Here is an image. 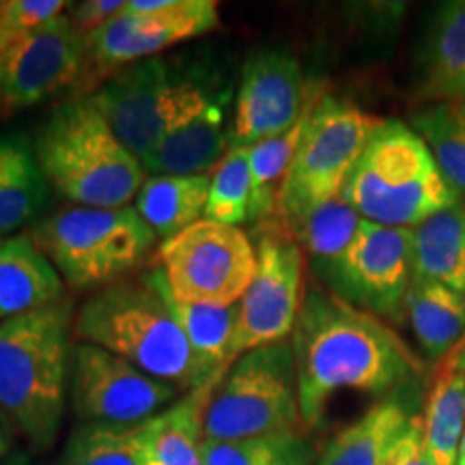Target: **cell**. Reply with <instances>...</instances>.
Masks as SVG:
<instances>
[{
    "instance_id": "6da1fadb",
    "label": "cell",
    "mask_w": 465,
    "mask_h": 465,
    "mask_svg": "<svg viewBox=\"0 0 465 465\" xmlns=\"http://www.w3.org/2000/svg\"><path fill=\"white\" fill-rule=\"evenodd\" d=\"M302 429H315L334 394H392L424 373L422 360L375 315L332 291L308 289L291 334Z\"/></svg>"
},
{
    "instance_id": "7a4b0ae2",
    "label": "cell",
    "mask_w": 465,
    "mask_h": 465,
    "mask_svg": "<svg viewBox=\"0 0 465 465\" xmlns=\"http://www.w3.org/2000/svg\"><path fill=\"white\" fill-rule=\"evenodd\" d=\"M72 332V304L65 298L0 322V420L35 452H48L61 433Z\"/></svg>"
},
{
    "instance_id": "3957f363",
    "label": "cell",
    "mask_w": 465,
    "mask_h": 465,
    "mask_svg": "<svg viewBox=\"0 0 465 465\" xmlns=\"http://www.w3.org/2000/svg\"><path fill=\"white\" fill-rule=\"evenodd\" d=\"M74 334L183 394L209 383L164 293L147 276L95 291L75 315Z\"/></svg>"
},
{
    "instance_id": "277c9868",
    "label": "cell",
    "mask_w": 465,
    "mask_h": 465,
    "mask_svg": "<svg viewBox=\"0 0 465 465\" xmlns=\"http://www.w3.org/2000/svg\"><path fill=\"white\" fill-rule=\"evenodd\" d=\"M33 147L50 188L78 207H125L147 179L89 95L54 108Z\"/></svg>"
},
{
    "instance_id": "5b68a950",
    "label": "cell",
    "mask_w": 465,
    "mask_h": 465,
    "mask_svg": "<svg viewBox=\"0 0 465 465\" xmlns=\"http://www.w3.org/2000/svg\"><path fill=\"white\" fill-rule=\"evenodd\" d=\"M342 199L366 223L416 229L459 203L431 149L403 121H381L349 174Z\"/></svg>"
},
{
    "instance_id": "8992f818",
    "label": "cell",
    "mask_w": 465,
    "mask_h": 465,
    "mask_svg": "<svg viewBox=\"0 0 465 465\" xmlns=\"http://www.w3.org/2000/svg\"><path fill=\"white\" fill-rule=\"evenodd\" d=\"M63 282L78 291L104 289L125 281L153 250L158 235L136 207H67L31 229Z\"/></svg>"
},
{
    "instance_id": "52a82bcc",
    "label": "cell",
    "mask_w": 465,
    "mask_h": 465,
    "mask_svg": "<svg viewBox=\"0 0 465 465\" xmlns=\"http://www.w3.org/2000/svg\"><path fill=\"white\" fill-rule=\"evenodd\" d=\"M380 125L381 119L332 95L312 104L304 136L278 192L276 216L284 229L342 196L349 174Z\"/></svg>"
},
{
    "instance_id": "ba28073f",
    "label": "cell",
    "mask_w": 465,
    "mask_h": 465,
    "mask_svg": "<svg viewBox=\"0 0 465 465\" xmlns=\"http://www.w3.org/2000/svg\"><path fill=\"white\" fill-rule=\"evenodd\" d=\"M220 83L205 69H182L153 56L119 69L89 97L124 147L143 162L179 116Z\"/></svg>"
},
{
    "instance_id": "9c48e42d",
    "label": "cell",
    "mask_w": 465,
    "mask_h": 465,
    "mask_svg": "<svg viewBox=\"0 0 465 465\" xmlns=\"http://www.w3.org/2000/svg\"><path fill=\"white\" fill-rule=\"evenodd\" d=\"M304 431L291 341L246 351L213 388L205 411V440H246Z\"/></svg>"
},
{
    "instance_id": "30bf717a",
    "label": "cell",
    "mask_w": 465,
    "mask_h": 465,
    "mask_svg": "<svg viewBox=\"0 0 465 465\" xmlns=\"http://www.w3.org/2000/svg\"><path fill=\"white\" fill-rule=\"evenodd\" d=\"M173 300L185 304H237L257 272V246L240 226L199 220L158 250Z\"/></svg>"
},
{
    "instance_id": "8fae6325",
    "label": "cell",
    "mask_w": 465,
    "mask_h": 465,
    "mask_svg": "<svg viewBox=\"0 0 465 465\" xmlns=\"http://www.w3.org/2000/svg\"><path fill=\"white\" fill-rule=\"evenodd\" d=\"M304 254L284 226H261L257 272L237 302L231 362L252 349L284 342L293 334L304 300Z\"/></svg>"
},
{
    "instance_id": "7c38bea8",
    "label": "cell",
    "mask_w": 465,
    "mask_h": 465,
    "mask_svg": "<svg viewBox=\"0 0 465 465\" xmlns=\"http://www.w3.org/2000/svg\"><path fill=\"white\" fill-rule=\"evenodd\" d=\"M216 26L213 0H127L119 15L86 37L84 69L91 65V74L113 75Z\"/></svg>"
},
{
    "instance_id": "4fadbf2b",
    "label": "cell",
    "mask_w": 465,
    "mask_h": 465,
    "mask_svg": "<svg viewBox=\"0 0 465 465\" xmlns=\"http://www.w3.org/2000/svg\"><path fill=\"white\" fill-rule=\"evenodd\" d=\"M182 399V392L153 380L106 349L78 342L69 364V405L78 424H138Z\"/></svg>"
},
{
    "instance_id": "5bb4252c",
    "label": "cell",
    "mask_w": 465,
    "mask_h": 465,
    "mask_svg": "<svg viewBox=\"0 0 465 465\" xmlns=\"http://www.w3.org/2000/svg\"><path fill=\"white\" fill-rule=\"evenodd\" d=\"M414 232L362 220L345 252L319 272L328 291L375 317L399 319L414 278Z\"/></svg>"
},
{
    "instance_id": "9a60e30c",
    "label": "cell",
    "mask_w": 465,
    "mask_h": 465,
    "mask_svg": "<svg viewBox=\"0 0 465 465\" xmlns=\"http://www.w3.org/2000/svg\"><path fill=\"white\" fill-rule=\"evenodd\" d=\"M317 97L308 89L300 61L291 52L278 48L254 52L242 69L231 147L250 149L289 132Z\"/></svg>"
},
{
    "instance_id": "2e32d148",
    "label": "cell",
    "mask_w": 465,
    "mask_h": 465,
    "mask_svg": "<svg viewBox=\"0 0 465 465\" xmlns=\"http://www.w3.org/2000/svg\"><path fill=\"white\" fill-rule=\"evenodd\" d=\"M84 65L86 37L65 11L0 54V113H15L45 102L78 83Z\"/></svg>"
},
{
    "instance_id": "e0dca14e",
    "label": "cell",
    "mask_w": 465,
    "mask_h": 465,
    "mask_svg": "<svg viewBox=\"0 0 465 465\" xmlns=\"http://www.w3.org/2000/svg\"><path fill=\"white\" fill-rule=\"evenodd\" d=\"M229 102L231 86L220 83L179 116L158 147L143 160L147 177L212 173L231 149V127L226 125Z\"/></svg>"
},
{
    "instance_id": "ac0fdd59",
    "label": "cell",
    "mask_w": 465,
    "mask_h": 465,
    "mask_svg": "<svg viewBox=\"0 0 465 465\" xmlns=\"http://www.w3.org/2000/svg\"><path fill=\"white\" fill-rule=\"evenodd\" d=\"M418 381L377 401L358 420L332 435L315 465H386L397 441L418 416Z\"/></svg>"
},
{
    "instance_id": "d6986e66",
    "label": "cell",
    "mask_w": 465,
    "mask_h": 465,
    "mask_svg": "<svg viewBox=\"0 0 465 465\" xmlns=\"http://www.w3.org/2000/svg\"><path fill=\"white\" fill-rule=\"evenodd\" d=\"M65 298V284L31 235L0 240V322Z\"/></svg>"
},
{
    "instance_id": "ffe728a7",
    "label": "cell",
    "mask_w": 465,
    "mask_h": 465,
    "mask_svg": "<svg viewBox=\"0 0 465 465\" xmlns=\"http://www.w3.org/2000/svg\"><path fill=\"white\" fill-rule=\"evenodd\" d=\"M45 182L35 147L25 134H0V240L25 229L48 205Z\"/></svg>"
},
{
    "instance_id": "44dd1931",
    "label": "cell",
    "mask_w": 465,
    "mask_h": 465,
    "mask_svg": "<svg viewBox=\"0 0 465 465\" xmlns=\"http://www.w3.org/2000/svg\"><path fill=\"white\" fill-rule=\"evenodd\" d=\"M212 173L149 174L136 194V212L162 240H171L205 218Z\"/></svg>"
},
{
    "instance_id": "7402d4cb",
    "label": "cell",
    "mask_w": 465,
    "mask_h": 465,
    "mask_svg": "<svg viewBox=\"0 0 465 465\" xmlns=\"http://www.w3.org/2000/svg\"><path fill=\"white\" fill-rule=\"evenodd\" d=\"M411 248L414 278L449 287L465 295V203L418 224Z\"/></svg>"
},
{
    "instance_id": "603a6c76",
    "label": "cell",
    "mask_w": 465,
    "mask_h": 465,
    "mask_svg": "<svg viewBox=\"0 0 465 465\" xmlns=\"http://www.w3.org/2000/svg\"><path fill=\"white\" fill-rule=\"evenodd\" d=\"M158 287L173 308L174 317L182 325L185 339H188L192 351L199 360L207 381H216L226 373L231 362L232 336L237 325V304L232 306H209V304H185L177 302L168 293L164 276L158 270L144 274Z\"/></svg>"
},
{
    "instance_id": "cb8c5ba5",
    "label": "cell",
    "mask_w": 465,
    "mask_h": 465,
    "mask_svg": "<svg viewBox=\"0 0 465 465\" xmlns=\"http://www.w3.org/2000/svg\"><path fill=\"white\" fill-rule=\"evenodd\" d=\"M405 311L429 360H444L465 336V295L441 284L411 278Z\"/></svg>"
},
{
    "instance_id": "d4e9b609",
    "label": "cell",
    "mask_w": 465,
    "mask_h": 465,
    "mask_svg": "<svg viewBox=\"0 0 465 465\" xmlns=\"http://www.w3.org/2000/svg\"><path fill=\"white\" fill-rule=\"evenodd\" d=\"M218 381L183 394L177 403L153 418L149 465H205V411Z\"/></svg>"
},
{
    "instance_id": "484cf974",
    "label": "cell",
    "mask_w": 465,
    "mask_h": 465,
    "mask_svg": "<svg viewBox=\"0 0 465 465\" xmlns=\"http://www.w3.org/2000/svg\"><path fill=\"white\" fill-rule=\"evenodd\" d=\"M153 418L138 424H78L58 465H149Z\"/></svg>"
},
{
    "instance_id": "4316f807",
    "label": "cell",
    "mask_w": 465,
    "mask_h": 465,
    "mask_svg": "<svg viewBox=\"0 0 465 465\" xmlns=\"http://www.w3.org/2000/svg\"><path fill=\"white\" fill-rule=\"evenodd\" d=\"M429 93L450 100L465 89V0L441 5L427 42Z\"/></svg>"
},
{
    "instance_id": "83f0119b",
    "label": "cell",
    "mask_w": 465,
    "mask_h": 465,
    "mask_svg": "<svg viewBox=\"0 0 465 465\" xmlns=\"http://www.w3.org/2000/svg\"><path fill=\"white\" fill-rule=\"evenodd\" d=\"M424 441L438 465H455L465 431V375L440 369L424 411Z\"/></svg>"
},
{
    "instance_id": "f1b7e54d",
    "label": "cell",
    "mask_w": 465,
    "mask_h": 465,
    "mask_svg": "<svg viewBox=\"0 0 465 465\" xmlns=\"http://www.w3.org/2000/svg\"><path fill=\"white\" fill-rule=\"evenodd\" d=\"M317 452L304 431H284L246 440H205V465H315Z\"/></svg>"
},
{
    "instance_id": "f546056e",
    "label": "cell",
    "mask_w": 465,
    "mask_h": 465,
    "mask_svg": "<svg viewBox=\"0 0 465 465\" xmlns=\"http://www.w3.org/2000/svg\"><path fill=\"white\" fill-rule=\"evenodd\" d=\"M459 199H465V102H438L411 121Z\"/></svg>"
},
{
    "instance_id": "4dcf8cb0",
    "label": "cell",
    "mask_w": 465,
    "mask_h": 465,
    "mask_svg": "<svg viewBox=\"0 0 465 465\" xmlns=\"http://www.w3.org/2000/svg\"><path fill=\"white\" fill-rule=\"evenodd\" d=\"M360 224H362V218L358 216L356 209L339 196L308 213L300 224L287 229V232L300 243L302 250H306L319 274L345 252L356 237Z\"/></svg>"
},
{
    "instance_id": "1f68e13d",
    "label": "cell",
    "mask_w": 465,
    "mask_h": 465,
    "mask_svg": "<svg viewBox=\"0 0 465 465\" xmlns=\"http://www.w3.org/2000/svg\"><path fill=\"white\" fill-rule=\"evenodd\" d=\"M252 207V173L246 147H231L212 171L205 220L242 226L250 223Z\"/></svg>"
},
{
    "instance_id": "d6a6232c",
    "label": "cell",
    "mask_w": 465,
    "mask_h": 465,
    "mask_svg": "<svg viewBox=\"0 0 465 465\" xmlns=\"http://www.w3.org/2000/svg\"><path fill=\"white\" fill-rule=\"evenodd\" d=\"M69 3L63 0H5L3 7V33L7 44L26 37L35 28L65 14Z\"/></svg>"
},
{
    "instance_id": "836d02e7",
    "label": "cell",
    "mask_w": 465,
    "mask_h": 465,
    "mask_svg": "<svg viewBox=\"0 0 465 465\" xmlns=\"http://www.w3.org/2000/svg\"><path fill=\"white\" fill-rule=\"evenodd\" d=\"M124 0H89V3H69L67 17L84 37L95 33L106 22L113 20L124 11Z\"/></svg>"
},
{
    "instance_id": "e575fe53",
    "label": "cell",
    "mask_w": 465,
    "mask_h": 465,
    "mask_svg": "<svg viewBox=\"0 0 465 465\" xmlns=\"http://www.w3.org/2000/svg\"><path fill=\"white\" fill-rule=\"evenodd\" d=\"M386 465H438L424 441V422L420 414L411 420L403 438L397 441Z\"/></svg>"
},
{
    "instance_id": "d590c367",
    "label": "cell",
    "mask_w": 465,
    "mask_h": 465,
    "mask_svg": "<svg viewBox=\"0 0 465 465\" xmlns=\"http://www.w3.org/2000/svg\"><path fill=\"white\" fill-rule=\"evenodd\" d=\"M441 369L452 371V373H463L465 375V336L461 339V342L452 349L449 356L444 358V366Z\"/></svg>"
},
{
    "instance_id": "8d00e7d4",
    "label": "cell",
    "mask_w": 465,
    "mask_h": 465,
    "mask_svg": "<svg viewBox=\"0 0 465 465\" xmlns=\"http://www.w3.org/2000/svg\"><path fill=\"white\" fill-rule=\"evenodd\" d=\"M0 465H58V463H44L37 461L31 452L26 450H11L7 457L0 459Z\"/></svg>"
},
{
    "instance_id": "74e56055",
    "label": "cell",
    "mask_w": 465,
    "mask_h": 465,
    "mask_svg": "<svg viewBox=\"0 0 465 465\" xmlns=\"http://www.w3.org/2000/svg\"><path fill=\"white\" fill-rule=\"evenodd\" d=\"M11 452V431L9 427L0 420V459H5Z\"/></svg>"
},
{
    "instance_id": "f35d334b",
    "label": "cell",
    "mask_w": 465,
    "mask_h": 465,
    "mask_svg": "<svg viewBox=\"0 0 465 465\" xmlns=\"http://www.w3.org/2000/svg\"><path fill=\"white\" fill-rule=\"evenodd\" d=\"M3 7H5V0H0V54L9 48L7 39H5V33H3Z\"/></svg>"
},
{
    "instance_id": "ab89813d",
    "label": "cell",
    "mask_w": 465,
    "mask_h": 465,
    "mask_svg": "<svg viewBox=\"0 0 465 465\" xmlns=\"http://www.w3.org/2000/svg\"><path fill=\"white\" fill-rule=\"evenodd\" d=\"M455 465H465V431H463V438H461V446H459Z\"/></svg>"
},
{
    "instance_id": "60d3db41",
    "label": "cell",
    "mask_w": 465,
    "mask_h": 465,
    "mask_svg": "<svg viewBox=\"0 0 465 465\" xmlns=\"http://www.w3.org/2000/svg\"><path fill=\"white\" fill-rule=\"evenodd\" d=\"M446 102H465V89H461L455 97H450V100H446Z\"/></svg>"
}]
</instances>
